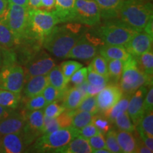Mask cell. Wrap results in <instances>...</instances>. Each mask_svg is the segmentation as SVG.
<instances>
[{"instance_id":"cell-1","label":"cell","mask_w":153,"mask_h":153,"mask_svg":"<svg viewBox=\"0 0 153 153\" xmlns=\"http://www.w3.org/2000/svg\"><path fill=\"white\" fill-rule=\"evenodd\" d=\"M83 34L82 27L79 24L56 26L51 33L44 38L42 44L44 48L55 57L65 59Z\"/></svg>"},{"instance_id":"cell-2","label":"cell","mask_w":153,"mask_h":153,"mask_svg":"<svg viewBox=\"0 0 153 153\" xmlns=\"http://www.w3.org/2000/svg\"><path fill=\"white\" fill-rule=\"evenodd\" d=\"M151 0H125L118 11L116 19L137 31H142L152 19Z\"/></svg>"},{"instance_id":"cell-3","label":"cell","mask_w":153,"mask_h":153,"mask_svg":"<svg viewBox=\"0 0 153 153\" xmlns=\"http://www.w3.org/2000/svg\"><path fill=\"white\" fill-rule=\"evenodd\" d=\"M60 23L55 13L41 9H28V27L25 38L43 43L44 38L51 33Z\"/></svg>"},{"instance_id":"cell-4","label":"cell","mask_w":153,"mask_h":153,"mask_svg":"<svg viewBox=\"0 0 153 153\" xmlns=\"http://www.w3.org/2000/svg\"><path fill=\"white\" fill-rule=\"evenodd\" d=\"M119 86L123 94H133L140 87L152 86V76L147 75L138 68L136 60L131 57L124 62Z\"/></svg>"},{"instance_id":"cell-5","label":"cell","mask_w":153,"mask_h":153,"mask_svg":"<svg viewBox=\"0 0 153 153\" xmlns=\"http://www.w3.org/2000/svg\"><path fill=\"white\" fill-rule=\"evenodd\" d=\"M78 131L79 130L71 126L52 133H44L36 139L33 149L38 152H57L79 135Z\"/></svg>"},{"instance_id":"cell-6","label":"cell","mask_w":153,"mask_h":153,"mask_svg":"<svg viewBox=\"0 0 153 153\" xmlns=\"http://www.w3.org/2000/svg\"><path fill=\"white\" fill-rule=\"evenodd\" d=\"M137 30L123 24L120 21H109L101 26L98 30L99 38L104 44L124 45Z\"/></svg>"},{"instance_id":"cell-7","label":"cell","mask_w":153,"mask_h":153,"mask_svg":"<svg viewBox=\"0 0 153 153\" xmlns=\"http://www.w3.org/2000/svg\"><path fill=\"white\" fill-rule=\"evenodd\" d=\"M28 7L9 4L0 19L7 24L19 41L26 37L28 27Z\"/></svg>"},{"instance_id":"cell-8","label":"cell","mask_w":153,"mask_h":153,"mask_svg":"<svg viewBox=\"0 0 153 153\" xmlns=\"http://www.w3.org/2000/svg\"><path fill=\"white\" fill-rule=\"evenodd\" d=\"M24 84V69L22 66L10 64L0 71V89L21 93Z\"/></svg>"},{"instance_id":"cell-9","label":"cell","mask_w":153,"mask_h":153,"mask_svg":"<svg viewBox=\"0 0 153 153\" xmlns=\"http://www.w3.org/2000/svg\"><path fill=\"white\" fill-rule=\"evenodd\" d=\"M101 18L100 9L94 0H75L74 22L94 26Z\"/></svg>"},{"instance_id":"cell-10","label":"cell","mask_w":153,"mask_h":153,"mask_svg":"<svg viewBox=\"0 0 153 153\" xmlns=\"http://www.w3.org/2000/svg\"><path fill=\"white\" fill-rule=\"evenodd\" d=\"M99 39L84 33L72 48L66 58L88 60L93 59L98 53Z\"/></svg>"},{"instance_id":"cell-11","label":"cell","mask_w":153,"mask_h":153,"mask_svg":"<svg viewBox=\"0 0 153 153\" xmlns=\"http://www.w3.org/2000/svg\"><path fill=\"white\" fill-rule=\"evenodd\" d=\"M55 66L53 59L45 52L41 53L33 56L24 69L25 82L30 77L38 75H47Z\"/></svg>"},{"instance_id":"cell-12","label":"cell","mask_w":153,"mask_h":153,"mask_svg":"<svg viewBox=\"0 0 153 153\" xmlns=\"http://www.w3.org/2000/svg\"><path fill=\"white\" fill-rule=\"evenodd\" d=\"M123 95V93L119 85L116 83L106 85L96 96L99 111L104 113L110 109L120 100Z\"/></svg>"},{"instance_id":"cell-13","label":"cell","mask_w":153,"mask_h":153,"mask_svg":"<svg viewBox=\"0 0 153 153\" xmlns=\"http://www.w3.org/2000/svg\"><path fill=\"white\" fill-rule=\"evenodd\" d=\"M153 36L144 30L137 32L124 45L127 52L134 58L152 48Z\"/></svg>"},{"instance_id":"cell-14","label":"cell","mask_w":153,"mask_h":153,"mask_svg":"<svg viewBox=\"0 0 153 153\" xmlns=\"http://www.w3.org/2000/svg\"><path fill=\"white\" fill-rule=\"evenodd\" d=\"M148 87L143 86L131 95L128 105L127 112L135 126L139 123L145 113L144 99L148 91Z\"/></svg>"},{"instance_id":"cell-15","label":"cell","mask_w":153,"mask_h":153,"mask_svg":"<svg viewBox=\"0 0 153 153\" xmlns=\"http://www.w3.org/2000/svg\"><path fill=\"white\" fill-rule=\"evenodd\" d=\"M22 131L3 135L1 143L3 152L20 153L24 150L25 147L28 144Z\"/></svg>"},{"instance_id":"cell-16","label":"cell","mask_w":153,"mask_h":153,"mask_svg":"<svg viewBox=\"0 0 153 153\" xmlns=\"http://www.w3.org/2000/svg\"><path fill=\"white\" fill-rule=\"evenodd\" d=\"M26 124L25 115L13 111L11 114L0 121V135L16 133L22 132Z\"/></svg>"},{"instance_id":"cell-17","label":"cell","mask_w":153,"mask_h":153,"mask_svg":"<svg viewBox=\"0 0 153 153\" xmlns=\"http://www.w3.org/2000/svg\"><path fill=\"white\" fill-rule=\"evenodd\" d=\"M75 0H55L53 12L60 23L74 22Z\"/></svg>"},{"instance_id":"cell-18","label":"cell","mask_w":153,"mask_h":153,"mask_svg":"<svg viewBox=\"0 0 153 153\" xmlns=\"http://www.w3.org/2000/svg\"><path fill=\"white\" fill-rule=\"evenodd\" d=\"M24 85V94L27 98L42 94L46 86L49 84L47 75H38L30 77Z\"/></svg>"},{"instance_id":"cell-19","label":"cell","mask_w":153,"mask_h":153,"mask_svg":"<svg viewBox=\"0 0 153 153\" xmlns=\"http://www.w3.org/2000/svg\"><path fill=\"white\" fill-rule=\"evenodd\" d=\"M99 54L106 61L111 60H120L125 62L131 55L127 52L124 45H115L104 44L99 47Z\"/></svg>"},{"instance_id":"cell-20","label":"cell","mask_w":153,"mask_h":153,"mask_svg":"<svg viewBox=\"0 0 153 153\" xmlns=\"http://www.w3.org/2000/svg\"><path fill=\"white\" fill-rule=\"evenodd\" d=\"M100 9L101 17L104 19L116 18L125 0H94Z\"/></svg>"},{"instance_id":"cell-21","label":"cell","mask_w":153,"mask_h":153,"mask_svg":"<svg viewBox=\"0 0 153 153\" xmlns=\"http://www.w3.org/2000/svg\"><path fill=\"white\" fill-rule=\"evenodd\" d=\"M84 99L83 95L79 89L76 87L66 88L62 100V106L65 107L66 111L76 110L81 104L82 99Z\"/></svg>"},{"instance_id":"cell-22","label":"cell","mask_w":153,"mask_h":153,"mask_svg":"<svg viewBox=\"0 0 153 153\" xmlns=\"http://www.w3.org/2000/svg\"><path fill=\"white\" fill-rule=\"evenodd\" d=\"M57 152L62 153H91L92 152L88 140L79 135L72 139L68 145L60 148Z\"/></svg>"},{"instance_id":"cell-23","label":"cell","mask_w":153,"mask_h":153,"mask_svg":"<svg viewBox=\"0 0 153 153\" xmlns=\"http://www.w3.org/2000/svg\"><path fill=\"white\" fill-rule=\"evenodd\" d=\"M116 137L122 152L133 153L136 152L137 140L131 132L119 131L116 133Z\"/></svg>"},{"instance_id":"cell-24","label":"cell","mask_w":153,"mask_h":153,"mask_svg":"<svg viewBox=\"0 0 153 153\" xmlns=\"http://www.w3.org/2000/svg\"><path fill=\"white\" fill-rule=\"evenodd\" d=\"M20 41L10 30L7 24L0 19V48L9 50L19 43Z\"/></svg>"},{"instance_id":"cell-25","label":"cell","mask_w":153,"mask_h":153,"mask_svg":"<svg viewBox=\"0 0 153 153\" xmlns=\"http://www.w3.org/2000/svg\"><path fill=\"white\" fill-rule=\"evenodd\" d=\"M131 95L132 94H127L123 95V97L120 98V100L112 108L103 113L105 117L109 120L111 123H114L115 118L117 117V116L127 111L128 105Z\"/></svg>"},{"instance_id":"cell-26","label":"cell","mask_w":153,"mask_h":153,"mask_svg":"<svg viewBox=\"0 0 153 153\" xmlns=\"http://www.w3.org/2000/svg\"><path fill=\"white\" fill-rule=\"evenodd\" d=\"M72 114V126L79 130L85 126L91 123L94 115L91 113L84 111H70Z\"/></svg>"},{"instance_id":"cell-27","label":"cell","mask_w":153,"mask_h":153,"mask_svg":"<svg viewBox=\"0 0 153 153\" xmlns=\"http://www.w3.org/2000/svg\"><path fill=\"white\" fill-rule=\"evenodd\" d=\"M49 84L59 91H64L67 88L65 76L63 75L60 66H55L47 74Z\"/></svg>"},{"instance_id":"cell-28","label":"cell","mask_w":153,"mask_h":153,"mask_svg":"<svg viewBox=\"0 0 153 153\" xmlns=\"http://www.w3.org/2000/svg\"><path fill=\"white\" fill-rule=\"evenodd\" d=\"M136 60L137 67L141 71L147 75L152 76L153 74V52L152 48L146 51L135 58Z\"/></svg>"},{"instance_id":"cell-29","label":"cell","mask_w":153,"mask_h":153,"mask_svg":"<svg viewBox=\"0 0 153 153\" xmlns=\"http://www.w3.org/2000/svg\"><path fill=\"white\" fill-rule=\"evenodd\" d=\"M21 100L20 93L0 89V105L14 109L18 107Z\"/></svg>"},{"instance_id":"cell-30","label":"cell","mask_w":153,"mask_h":153,"mask_svg":"<svg viewBox=\"0 0 153 153\" xmlns=\"http://www.w3.org/2000/svg\"><path fill=\"white\" fill-rule=\"evenodd\" d=\"M124 62L120 60H111L107 61L108 77L111 79L114 83L119 82L122 72H123Z\"/></svg>"},{"instance_id":"cell-31","label":"cell","mask_w":153,"mask_h":153,"mask_svg":"<svg viewBox=\"0 0 153 153\" xmlns=\"http://www.w3.org/2000/svg\"><path fill=\"white\" fill-rule=\"evenodd\" d=\"M114 123L116 124V127L119 131H128L133 133L135 131V126L130 118L127 111L120 114L115 118Z\"/></svg>"},{"instance_id":"cell-32","label":"cell","mask_w":153,"mask_h":153,"mask_svg":"<svg viewBox=\"0 0 153 153\" xmlns=\"http://www.w3.org/2000/svg\"><path fill=\"white\" fill-rule=\"evenodd\" d=\"M135 127L138 128L148 136L153 137V112L152 110L146 111L139 123Z\"/></svg>"},{"instance_id":"cell-33","label":"cell","mask_w":153,"mask_h":153,"mask_svg":"<svg viewBox=\"0 0 153 153\" xmlns=\"http://www.w3.org/2000/svg\"><path fill=\"white\" fill-rule=\"evenodd\" d=\"M82 68V64L74 60H67L63 62L60 65L63 75L65 76L67 84L70 82V78L75 72Z\"/></svg>"},{"instance_id":"cell-34","label":"cell","mask_w":153,"mask_h":153,"mask_svg":"<svg viewBox=\"0 0 153 153\" xmlns=\"http://www.w3.org/2000/svg\"><path fill=\"white\" fill-rule=\"evenodd\" d=\"M77 111H84L97 114L99 113V108L97 106V97L96 96H87L82 99L79 106L76 108Z\"/></svg>"},{"instance_id":"cell-35","label":"cell","mask_w":153,"mask_h":153,"mask_svg":"<svg viewBox=\"0 0 153 153\" xmlns=\"http://www.w3.org/2000/svg\"><path fill=\"white\" fill-rule=\"evenodd\" d=\"M89 66L97 73L105 76H108L107 61L101 55H96Z\"/></svg>"},{"instance_id":"cell-36","label":"cell","mask_w":153,"mask_h":153,"mask_svg":"<svg viewBox=\"0 0 153 153\" xmlns=\"http://www.w3.org/2000/svg\"><path fill=\"white\" fill-rule=\"evenodd\" d=\"M65 89L64 91H59L58 89H57L53 86L48 84L46 86V87L45 88L42 94H43L44 98L45 99L46 104H48L50 103L53 102V101H57V100L62 99Z\"/></svg>"},{"instance_id":"cell-37","label":"cell","mask_w":153,"mask_h":153,"mask_svg":"<svg viewBox=\"0 0 153 153\" xmlns=\"http://www.w3.org/2000/svg\"><path fill=\"white\" fill-rule=\"evenodd\" d=\"M106 145L107 150L111 153L122 152L119 145H118L116 132L114 130H110L106 133Z\"/></svg>"},{"instance_id":"cell-38","label":"cell","mask_w":153,"mask_h":153,"mask_svg":"<svg viewBox=\"0 0 153 153\" xmlns=\"http://www.w3.org/2000/svg\"><path fill=\"white\" fill-rule=\"evenodd\" d=\"M87 82L89 84L96 86L106 85L109 82V77L101 75L97 72L94 71L90 67L87 68Z\"/></svg>"},{"instance_id":"cell-39","label":"cell","mask_w":153,"mask_h":153,"mask_svg":"<svg viewBox=\"0 0 153 153\" xmlns=\"http://www.w3.org/2000/svg\"><path fill=\"white\" fill-rule=\"evenodd\" d=\"M46 105V101L43 94H40L28 98L26 103V108L28 111L39 110L43 109Z\"/></svg>"},{"instance_id":"cell-40","label":"cell","mask_w":153,"mask_h":153,"mask_svg":"<svg viewBox=\"0 0 153 153\" xmlns=\"http://www.w3.org/2000/svg\"><path fill=\"white\" fill-rule=\"evenodd\" d=\"M65 108L62 105H59L57 101H53L52 103L47 104L43 110L44 116L49 118H56L65 111Z\"/></svg>"},{"instance_id":"cell-41","label":"cell","mask_w":153,"mask_h":153,"mask_svg":"<svg viewBox=\"0 0 153 153\" xmlns=\"http://www.w3.org/2000/svg\"><path fill=\"white\" fill-rule=\"evenodd\" d=\"M91 123L104 134H106L111 129V122L107 119L105 116H101L96 114L94 115Z\"/></svg>"},{"instance_id":"cell-42","label":"cell","mask_w":153,"mask_h":153,"mask_svg":"<svg viewBox=\"0 0 153 153\" xmlns=\"http://www.w3.org/2000/svg\"><path fill=\"white\" fill-rule=\"evenodd\" d=\"M88 141H89V145H90L91 148L92 149V152L93 150H98V149H107L104 134L101 133V132H99L97 135L90 137L88 140Z\"/></svg>"},{"instance_id":"cell-43","label":"cell","mask_w":153,"mask_h":153,"mask_svg":"<svg viewBox=\"0 0 153 153\" xmlns=\"http://www.w3.org/2000/svg\"><path fill=\"white\" fill-rule=\"evenodd\" d=\"M87 68H81L77 71L74 73L70 78V82H71L74 85H79L87 81Z\"/></svg>"},{"instance_id":"cell-44","label":"cell","mask_w":153,"mask_h":153,"mask_svg":"<svg viewBox=\"0 0 153 153\" xmlns=\"http://www.w3.org/2000/svg\"><path fill=\"white\" fill-rule=\"evenodd\" d=\"M99 132L101 131L92 123H91L87 126H85L82 128L79 129L78 131V133H79V136L84 137V138L87 140H89L90 137L94 136V135L99 133Z\"/></svg>"},{"instance_id":"cell-45","label":"cell","mask_w":153,"mask_h":153,"mask_svg":"<svg viewBox=\"0 0 153 153\" xmlns=\"http://www.w3.org/2000/svg\"><path fill=\"white\" fill-rule=\"evenodd\" d=\"M58 129H60V127L57 122V118H49L44 116L43 134L52 133Z\"/></svg>"},{"instance_id":"cell-46","label":"cell","mask_w":153,"mask_h":153,"mask_svg":"<svg viewBox=\"0 0 153 153\" xmlns=\"http://www.w3.org/2000/svg\"><path fill=\"white\" fill-rule=\"evenodd\" d=\"M56 118L60 128H64L72 126V114L70 111H65Z\"/></svg>"},{"instance_id":"cell-47","label":"cell","mask_w":153,"mask_h":153,"mask_svg":"<svg viewBox=\"0 0 153 153\" xmlns=\"http://www.w3.org/2000/svg\"><path fill=\"white\" fill-rule=\"evenodd\" d=\"M153 109V88L150 86L149 90H148L144 99V110L150 111Z\"/></svg>"},{"instance_id":"cell-48","label":"cell","mask_w":153,"mask_h":153,"mask_svg":"<svg viewBox=\"0 0 153 153\" xmlns=\"http://www.w3.org/2000/svg\"><path fill=\"white\" fill-rule=\"evenodd\" d=\"M135 129H137V131H138L140 136V139L142 140L144 145L147 147V148L150 149L152 152H153V137L147 135L144 132H143L140 129L138 128L135 127Z\"/></svg>"},{"instance_id":"cell-49","label":"cell","mask_w":153,"mask_h":153,"mask_svg":"<svg viewBox=\"0 0 153 153\" xmlns=\"http://www.w3.org/2000/svg\"><path fill=\"white\" fill-rule=\"evenodd\" d=\"M106 85L96 86L89 84L88 82L87 87V96H97L100 91L102 90Z\"/></svg>"},{"instance_id":"cell-50","label":"cell","mask_w":153,"mask_h":153,"mask_svg":"<svg viewBox=\"0 0 153 153\" xmlns=\"http://www.w3.org/2000/svg\"><path fill=\"white\" fill-rule=\"evenodd\" d=\"M7 54H8V51L7 50H4L0 48V71L4 66L10 65L8 60V57L7 56Z\"/></svg>"},{"instance_id":"cell-51","label":"cell","mask_w":153,"mask_h":153,"mask_svg":"<svg viewBox=\"0 0 153 153\" xmlns=\"http://www.w3.org/2000/svg\"><path fill=\"white\" fill-rule=\"evenodd\" d=\"M55 0H41V8L44 10L53 11V9H55Z\"/></svg>"},{"instance_id":"cell-52","label":"cell","mask_w":153,"mask_h":153,"mask_svg":"<svg viewBox=\"0 0 153 153\" xmlns=\"http://www.w3.org/2000/svg\"><path fill=\"white\" fill-rule=\"evenodd\" d=\"M12 112L13 111L11 110V108H7V107L0 105V121L1 120L4 119L7 116H9Z\"/></svg>"},{"instance_id":"cell-53","label":"cell","mask_w":153,"mask_h":153,"mask_svg":"<svg viewBox=\"0 0 153 153\" xmlns=\"http://www.w3.org/2000/svg\"><path fill=\"white\" fill-rule=\"evenodd\" d=\"M140 144L137 141V149H136V152H140V153H152V152L150 149L147 148L146 146L144 145V143H143L142 140H140Z\"/></svg>"},{"instance_id":"cell-54","label":"cell","mask_w":153,"mask_h":153,"mask_svg":"<svg viewBox=\"0 0 153 153\" xmlns=\"http://www.w3.org/2000/svg\"><path fill=\"white\" fill-rule=\"evenodd\" d=\"M41 0H28V7L30 9L41 8Z\"/></svg>"},{"instance_id":"cell-55","label":"cell","mask_w":153,"mask_h":153,"mask_svg":"<svg viewBox=\"0 0 153 153\" xmlns=\"http://www.w3.org/2000/svg\"><path fill=\"white\" fill-rule=\"evenodd\" d=\"M152 19H151L150 21L148 22V24H146V26H145L144 30L145 32H146L147 33L150 34V36H153V24H152Z\"/></svg>"},{"instance_id":"cell-56","label":"cell","mask_w":153,"mask_h":153,"mask_svg":"<svg viewBox=\"0 0 153 153\" xmlns=\"http://www.w3.org/2000/svg\"><path fill=\"white\" fill-rule=\"evenodd\" d=\"M8 0H0V17L2 16L8 7Z\"/></svg>"},{"instance_id":"cell-57","label":"cell","mask_w":153,"mask_h":153,"mask_svg":"<svg viewBox=\"0 0 153 153\" xmlns=\"http://www.w3.org/2000/svg\"><path fill=\"white\" fill-rule=\"evenodd\" d=\"M9 4L23 6V7H28V0H8Z\"/></svg>"},{"instance_id":"cell-58","label":"cell","mask_w":153,"mask_h":153,"mask_svg":"<svg viewBox=\"0 0 153 153\" xmlns=\"http://www.w3.org/2000/svg\"><path fill=\"white\" fill-rule=\"evenodd\" d=\"M92 152H95V153H111L109 151H108L107 149L106 148H103V149H98V150H93Z\"/></svg>"}]
</instances>
